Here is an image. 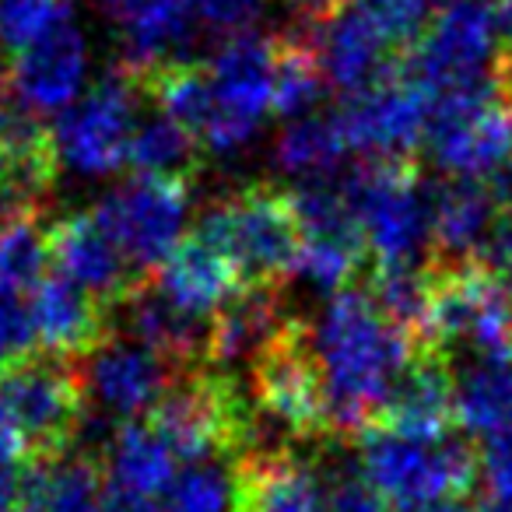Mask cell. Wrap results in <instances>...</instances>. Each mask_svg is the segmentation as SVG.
I'll return each instance as SVG.
<instances>
[{
	"label": "cell",
	"mask_w": 512,
	"mask_h": 512,
	"mask_svg": "<svg viewBox=\"0 0 512 512\" xmlns=\"http://www.w3.org/2000/svg\"><path fill=\"white\" fill-rule=\"evenodd\" d=\"M477 512H512V502H502V498H488Z\"/></svg>",
	"instance_id": "47"
},
{
	"label": "cell",
	"mask_w": 512,
	"mask_h": 512,
	"mask_svg": "<svg viewBox=\"0 0 512 512\" xmlns=\"http://www.w3.org/2000/svg\"><path fill=\"white\" fill-rule=\"evenodd\" d=\"M190 183L172 176H134L113 186L95 207L113 242L123 249L134 271L162 267L183 246L190 225Z\"/></svg>",
	"instance_id": "10"
},
{
	"label": "cell",
	"mask_w": 512,
	"mask_h": 512,
	"mask_svg": "<svg viewBox=\"0 0 512 512\" xmlns=\"http://www.w3.org/2000/svg\"><path fill=\"white\" fill-rule=\"evenodd\" d=\"M120 306L127 337L141 341L144 348L162 355L165 362H193L200 351H207V334L211 330L204 327V320L186 316L158 288L137 285Z\"/></svg>",
	"instance_id": "26"
},
{
	"label": "cell",
	"mask_w": 512,
	"mask_h": 512,
	"mask_svg": "<svg viewBox=\"0 0 512 512\" xmlns=\"http://www.w3.org/2000/svg\"><path fill=\"white\" fill-rule=\"evenodd\" d=\"M239 512H327V488L306 460L274 453L242 474Z\"/></svg>",
	"instance_id": "27"
},
{
	"label": "cell",
	"mask_w": 512,
	"mask_h": 512,
	"mask_svg": "<svg viewBox=\"0 0 512 512\" xmlns=\"http://www.w3.org/2000/svg\"><path fill=\"white\" fill-rule=\"evenodd\" d=\"M358 232L379 267H421L432 242V197L404 165H369L348 186Z\"/></svg>",
	"instance_id": "7"
},
{
	"label": "cell",
	"mask_w": 512,
	"mask_h": 512,
	"mask_svg": "<svg viewBox=\"0 0 512 512\" xmlns=\"http://www.w3.org/2000/svg\"><path fill=\"white\" fill-rule=\"evenodd\" d=\"M432 295L435 281H428L421 267H379L376 285H372V302L407 330H421L428 306H432Z\"/></svg>",
	"instance_id": "36"
},
{
	"label": "cell",
	"mask_w": 512,
	"mask_h": 512,
	"mask_svg": "<svg viewBox=\"0 0 512 512\" xmlns=\"http://www.w3.org/2000/svg\"><path fill=\"white\" fill-rule=\"evenodd\" d=\"M404 512H463L456 502H442V505H425V509H404Z\"/></svg>",
	"instance_id": "48"
},
{
	"label": "cell",
	"mask_w": 512,
	"mask_h": 512,
	"mask_svg": "<svg viewBox=\"0 0 512 512\" xmlns=\"http://www.w3.org/2000/svg\"><path fill=\"white\" fill-rule=\"evenodd\" d=\"M453 418L477 439L512 428V358H467L453 376Z\"/></svg>",
	"instance_id": "28"
},
{
	"label": "cell",
	"mask_w": 512,
	"mask_h": 512,
	"mask_svg": "<svg viewBox=\"0 0 512 512\" xmlns=\"http://www.w3.org/2000/svg\"><path fill=\"white\" fill-rule=\"evenodd\" d=\"M432 4H442V0H358V8H365L372 18H379L393 39L414 36L428 22Z\"/></svg>",
	"instance_id": "39"
},
{
	"label": "cell",
	"mask_w": 512,
	"mask_h": 512,
	"mask_svg": "<svg viewBox=\"0 0 512 512\" xmlns=\"http://www.w3.org/2000/svg\"><path fill=\"white\" fill-rule=\"evenodd\" d=\"M151 428L169 442V449L186 467V463L211 460L218 449L228 446L235 432L246 428V421L239 418L225 386L193 379L165 393L162 404L151 411Z\"/></svg>",
	"instance_id": "16"
},
{
	"label": "cell",
	"mask_w": 512,
	"mask_h": 512,
	"mask_svg": "<svg viewBox=\"0 0 512 512\" xmlns=\"http://www.w3.org/2000/svg\"><path fill=\"white\" fill-rule=\"evenodd\" d=\"M323 88H327V78L313 53L295 39L281 46L278 71H274V113L285 116V123L320 113V102L327 95Z\"/></svg>",
	"instance_id": "35"
},
{
	"label": "cell",
	"mask_w": 512,
	"mask_h": 512,
	"mask_svg": "<svg viewBox=\"0 0 512 512\" xmlns=\"http://www.w3.org/2000/svg\"><path fill=\"white\" fill-rule=\"evenodd\" d=\"M421 334L470 358H512V285L481 267L435 281Z\"/></svg>",
	"instance_id": "11"
},
{
	"label": "cell",
	"mask_w": 512,
	"mask_h": 512,
	"mask_svg": "<svg viewBox=\"0 0 512 512\" xmlns=\"http://www.w3.org/2000/svg\"><path fill=\"white\" fill-rule=\"evenodd\" d=\"M393 43L397 39L383 29V22L355 4V8H341L337 15H330L302 46L313 53L327 85H334L337 92L362 95L386 81Z\"/></svg>",
	"instance_id": "15"
},
{
	"label": "cell",
	"mask_w": 512,
	"mask_h": 512,
	"mask_svg": "<svg viewBox=\"0 0 512 512\" xmlns=\"http://www.w3.org/2000/svg\"><path fill=\"white\" fill-rule=\"evenodd\" d=\"M505 67H509V74H512V36H509V43H505Z\"/></svg>",
	"instance_id": "50"
},
{
	"label": "cell",
	"mask_w": 512,
	"mask_h": 512,
	"mask_svg": "<svg viewBox=\"0 0 512 512\" xmlns=\"http://www.w3.org/2000/svg\"><path fill=\"white\" fill-rule=\"evenodd\" d=\"M50 260V228L39 218V207L0 211V295H32L50 278Z\"/></svg>",
	"instance_id": "30"
},
{
	"label": "cell",
	"mask_w": 512,
	"mask_h": 512,
	"mask_svg": "<svg viewBox=\"0 0 512 512\" xmlns=\"http://www.w3.org/2000/svg\"><path fill=\"white\" fill-rule=\"evenodd\" d=\"M193 137L179 127L172 116L155 113L137 120V130L130 137L127 165L137 176H172L183 179V172L193 162Z\"/></svg>",
	"instance_id": "33"
},
{
	"label": "cell",
	"mask_w": 512,
	"mask_h": 512,
	"mask_svg": "<svg viewBox=\"0 0 512 512\" xmlns=\"http://www.w3.org/2000/svg\"><path fill=\"white\" fill-rule=\"evenodd\" d=\"M425 148L449 179H495L512 151V113L498 81L432 99Z\"/></svg>",
	"instance_id": "8"
},
{
	"label": "cell",
	"mask_w": 512,
	"mask_h": 512,
	"mask_svg": "<svg viewBox=\"0 0 512 512\" xmlns=\"http://www.w3.org/2000/svg\"><path fill=\"white\" fill-rule=\"evenodd\" d=\"M411 334L372 302V295H330L306 337V355L320 376L327 425L358 428L383 411L393 386L411 369Z\"/></svg>",
	"instance_id": "2"
},
{
	"label": "cell",
	"mask_w": 512,
	"mask_h": 512,
	"mask_svg": "<svg viewBox=\"0 0 512 512\" xmlns=\"http://www.w3.org/2000/svg\"><path fill=\"white\" fill-rule=\"evenodd\" d=\"M348 155L351 148L337 113L334 116L313 113V116H302V120H288L285 130L274 137V148H271L274 169L281 176L299 179L302 186L327 183Z\"/></svg>",
	"instance_id": "29"
},
{
	"label": "cell",
	"mask_w": 512,
	"mask_h": 512,
	"mask_svg": "<svg viewBox=\"0 0 512 512\" xmlns=\"http://www.w3.org/2000/svg\"><path fill=\"white\" fill-rule=\"evenodd\" d=\"M57 172L53 130L18 99L0 102V211L39 207Z\"/></svg>",
	"instance_id": "19"
},
{
	"label": "cell",
	"mask_w": 512,
	"mask_h": 512,
	"mask_svg": "<svg viewBox=\"0 0 512 512\" xmlns=\"http://www.w3.org/2000/svg\"><path fill=\"white\" fill-rule=\"evenodd\" d=\"M235 267L204 239L183 242L158 267V292L193 320L218 316L235 299Z\"/></svg>",
	"instance_id": "23"
},
{
	"label": "cell",
	"mask_w": 512,
	"mask_h": 512,
	"mask_svg": "<svg viewBox=\"0 0 512 512\" xmlns=\"http://www.w3.org/2000/svg\"><path fill=\"white\" fill-rule=\"evenodd\" d=\"M292 320L274 292H242L214 316L211 334H207V355L218 369H256L274 348L288 341Z\"/></svg>",
	"instance_id": "21"
},
{
	"label": "cell",
	"mask_w": 512,
	"mask_h": 512,
	"mask_svg": "<svg viewBox=\"0 0 512 512\" xmlns=\"http://www.w3.org/2000/svg\"><path fill=\"white\" fill-rule=\"evenodd\" d=\"M88 78V39L74 8H67L39 39L18 50L8 64L11 99L32 113H64L81 99Z\"/></svg>",
	"instance_id": "13"
},
{
	"label": "cell",
	"mask_w": 512,
	"mask_h": 512,
	"mask_svg": "<svg viewBox=\"0 0 512 512\" xmlns=\"http://www.w3.org/2000/svg\"><path fill=\"white\" fill-rule=\"evenodd\" d=\"M481 477L491 498L512 502V428L484 439L481 449Z\"/></svg>",
	"instance_id": "40"
},
{
	"label": "cell",
	"mask_w": 512,
	"mask_h": 512,
	"mask_svg": "<svg viewBox=\"0 0 512 512\" xmlns=\"http://www.w3.org/2000/svg\"><path fill=\"white\" fill-rule=\"evenodd\" d=\"M278 46L256 32H235L204 67H169L151 78L158 106L207 155L232 162L264 130L274 113Z\"/></svg>",
	"instance_id": "1"
},
{
	"label": "cell",
	"mask_w": 512,
	"mask_h": 512,
	"mask_svg": "<svg viewBox=\"0 0 512 512\" xmlns=\"http://www.w3.org/2000/svg\"><path fill=\"white\" fill-rule=\"evenodd\" d=\"M0 411L22 432L29 463L53 460L81 439L88 421L85 379L67 358L29 351L0 372Z\"/></svg>",
	"instance_id": "4"
},
{
	"label": "cell",
	"mask_w": 512,
	"mask_h": 512,
	"mask_svg": "<svg viewBox=\"0 0 512 512\" xmlns=\"http://www.w3.org/2000/svg\"><path fill=\"white\" fill-rule=\"evenodd\" d=\"M358 253H362V235H299V256H295L292 274L309 285L313 292L341 295L344 285L355 278Z\"/></svg>",
	"instance_id": "32"
},
{
	"label": "cell",
	"mask_w": 512,
	"mask_h": 512,
	"mask_svg": "<svg viewBox=\"0 0 512 512\" xmlns=\"http://www.w3.org/2000/svg\"><path fill=\"white\" fill-rule=\"evenodd\" d=\"M162 505L165 512H239L242 477H235L214 456L200 463H186Z\"/></svg>",
	"instance_id": "34"
},
{
	"label": "cell",
	"mask_w": 512,
	"mask_h": 512,
	"mask_svg": "<svg viewBox=\"0 0 512 512\" xmlns=\"http://www.w3.org/2000/svg\"><path fill=\"white\" fill-rule=\"evenodd\" d=\"M197 239L218 249L235 267V274L253 281H271L292 271L299 256V225H295L292 200L264 186L232 193L207 207Z\"/></svg>",
	"instance_id": "6"
},
{
	"label": "cell",
	"mask_w": 512,
	"mask_h": 512,
	"mask_svg": "<svg viewBox=\"0 0 512 512\" xmlns=\"http://www.w3.org/2000/svg\"><path fill=\"white\" fill-rule=\"evenodd\" d=\"M67 8L71 0H0V46L15 57L32 39L43 36Z\"/></svg>",
	"instance_id": "37"
},
{
	"label": "cell",
	"mask_w": 512,
	"mask_h": 512,
	"mask_svg": "<svg viewBox=\"0 0 512 512\" xmlns=\"http://www.w3.org/2000/svg\"><path fill=\"white\" fill-rule=\"evenodd\" d=\"M512 207V179H449L432 193V242L446 256L481 253L495 218Z\"/></svg>",
	"instance_id": "22"
},
{
	"label": "cell",
	"mask_w": 512,
	"mask_h": 512,
	"mask_svg": "<svg viewBox=\"0 0 512 512\" xmlns=\"http://www.w3.org/2000/svg\"><path fill=\"white\" fill-rule=\"evenodd\" d=\"M102 512H165V505L151 502V498H134V495H120V491H106Z\"/></svg>",
	"instance_id": "45"
},
{
	"label": "cell",
	"mask_w": 512,
	"mask_h": 512,
	"mask_svg": "<svg viewBox=\"0 0 512 512\" xmlns=\"http://www.w3.org/2000/svg\"><path fill=\"white\" fill-rule=\"evenodd\" d=\"M137 78L109 71L81 95L74 106L57 116L53 144H57L60 169L78 176L102 179L127 165L130 137L137 130Z\"/></svg>",
	"instance_id": "9"
},
{
	"label": "cell",
	"mask_w": 512,
	"mask_h": 512,
	"mask_svg": "<svg viewBox=\"0 0 512 512\" xmlns=\"http://www.w3.org/2000/svg\"><path fill=\"white\" fill-rule=\"evenodd\" d=\"M29 320L36 351L67 358V362L88 358L106 341V306L85 288L67 281L64 274H50L32 292Z\"/></svg>",
	"instance_id": "20"
},
{
	"label": "cell",
	"mask_w": 512,
	"mask_h": 512,
	"mask_svg": "<svg viewBox=\"0 0 512 512\" xmlns=\"http://www.w3.org/2000/svg\"><path fill=\"white\" fill-rule=\"evenodd\" d=\"M502 22L498 0H442L411 57V81L432 99L491 85Z\"/></svg>",
	"instance_id": "5"
},
{
	"label": "cell",
	"mask_w": 512,
	"mask_h": 512,
	"mask_svg": "<svg viewBox=\"0 0 512 512\" xmlns=\"http://www.w3.org/2000/svg\"><path fill=\"white\" fill-rule=\"evenodd\" d=\"M179 470H183V463L169 449V442L151 428V421H127L120 432L109 435L106 442L109 491L165 502Z\"/></svg>",
	"instance_id": "24"
},
{
	"label": "cell",
	"mask_w": 512,
	"mask_h": 512,
	"mask_svg": "<svg viewBox=\"0 0 512 512\" xmlns=\"http://www.w3.org/2000/svg\"><path fill=\"white\" fill-rule=\"evenodd\" d=\"M327 512H386V502L365 484L362 474H344L327 488Z\"/></svg>",
	"instance_id": "42"
},
{
	"label": "cell",
	"mask_w": 512,
	"mask_h": 512,
	"mask_svg": "<svg viewBox=\"0 0 512 512\" xmlns=\"http://www.w3.org/2000/svg\"><path fill=\"white\" fill-rule=\"evenodd\" d=\"M477 267L512 285V207H505L495 218L481 253H477Z\"/></svg>",
	"instance_id": "41"
},
{
	"label": "cell",
	"mask_w": 512,
	"mask_h": 512,
	"mask_svg": "<svg viewBox=\"0 0 512 512\" xmlns=\"http://www.w3.org/2000/svg\"><path fill=\"white\" fill-rule=\"evenodd\" d=\"M200 29L214 32H246L260 18L264 0H186Z\"/></svg>",
	"instance_id": "38"
},
{
	"label": "cell",
	"mask_w": 512,
	"mask_h": 512,
	"mask_svg": "<svg viewBox=\"0 0 512 512\" xmlns=\"http://www.w3.org/2000/svg\"><path fill=\"white\" fill-rule=\"evenodd\" d=\"M358 474L383 502L397 509L453 502L474 481V456L449 432L369 428L358 442Z\"/></svg>",
	"instance_id": "3"
},
{
	"label": "cell",
	"mask_w": 512,
	"mask_h": 512,
	"mask_svg": "<svg viewBox=\"0 0 512 512\" xmlns=\"http://www.w3.org/2000/svg\"><path fill=\"white\" fill-rule=\"evenodd\" d=\"M81 379H85L88 404L102 418L134 421L144 411H155L172 390V362H165L134 337H106L85 358Z\"/></svg>",
	"instance_id": "14"
},
{
	"label": "cell",
	"mask_w": 512,
	"mask_h": 512,
	"mask_svg": "<svg viewBox=\"0 0 512 512\" xmlns=\"http://www.w3.org/2000/svg\"><path fill=\"white\" fill-rule=\"evenodd\" d=\"M50 256L67 281L85 288L102 306H120L137 288L134 267L102 228L95 211H71L50 225Z\"/></svg>",
	"instance_id": "17"
},
{
	"label": "cell",
	"mask_w": 512,
	"mask_h": 512,
	"mask_svg": "<svg viewBox=\"0 0 512 512\" xmlns=\"http://www.w3.org/2000/svg\"><path fill=\"white\" fill-rule=\"evenodd\" d=\"M102 470L92 453H60L25 467L22 512H102Z\"/></svg>",
	"instance_id": "25"
},
{
	"label": "cell",
	"mask_w": 512,
	"mask_h": 512,
	"mask_svg": "<svg viewBox=\"0 0 512 512\" xmlns=\"http://www.w3.org/2000/svg\"><path fill=\"white\" fill-rule=\"evenodd\" d=\"M25 467H0V512H22L25 495Z\"/></svg>",
	"instance_id": "44"
},
{
	"label": "cell",
	"mask_w": 512,
	"mask_h": 512,
	"mask_svg": "<svg viewBox=\"0 0 512 512\" xmlns=\"http://www.w3.org/2000/svg\"><path fill=\"white\" fill-rule=\"evenodd\" d=\"M4 92H8V67H0V102L8 99Z\"/></svg>",
	"instance_id": "49"
},
{
	"label": "cell",
	"mask_w": 512,
	"mask_h": 512,
	"mask_svg": "<svg viewBox=\"0 0 512 512\" xmlns=\"http://www.w3.org/2000/svg\"><path fill=\"white\" fill-rule=\"evenodd\" d=\"M383 411L386 425L404 432H446V421L453 418V372H446V365L435 358L411 362Z\"/></svg>",
	"instance_id": "31"
},
{
	"label": "cell",
	"mask_w": 512,
	"mask_h": 512,
	"mask_svg": "<svg viewBox=\"0 0 512 512\" xmlns=\"http://www.w3.org/2000/svg\"><path fill=\"white\" fill-rule=\"evenodd\" d=\"M253 397L260 421H267L278 435H309L327 425L320 376L295 337L253 369Z\"/></svg>",
	"instance_id": "18"
},
{
	"label": "cell",
	"mask_w": 512,
	"mask_h": 512,
	"mask_svg": "<svg viewBox=\"0 0 512 512\" xmlns=\"http://www.w3.org/2000/svg\"><path fill=\"white\" fill-rule=\"evenodd\" d=\"M22 463H29L25 439L15 428V421L0 411V467H22Z\"/></svg>",
	"instance_id": "43"
},
{
	"label": "cell",
	"mask_w": 512,
	"mask_h": 512,
	"mask_svg": "<svg viewBox=\"0 0 512 512\" xmlns=\"http://www.w3.org/2000/svg\"><path fill=\"white\" fill-rule=\"evenodd\" d=\"M432 95L411 78H386L369 92L351 95L348 106L337 113L348 148L365 155L372 165H400L425 141Z\"/></svg>",
	"instance_id": "12"
},
{
	"label": "cell",
	"mask_w": 512,
	"mask_h": 512,
	"mask_svg": "<svg viewBox=\"0 0 512 512\" xmlns=\"http://www.w3.org/2000/svg\"><path fill=\"white\" fill-rule=\"evenodd\" d=\"M92 4H95V8H99L102 11V15H106L109 18V22H120V18L123 15H127V11L130 8H134V4H137V0H92Z\"/></svg>",
	"instance_id": "46"
}]
</instances>
